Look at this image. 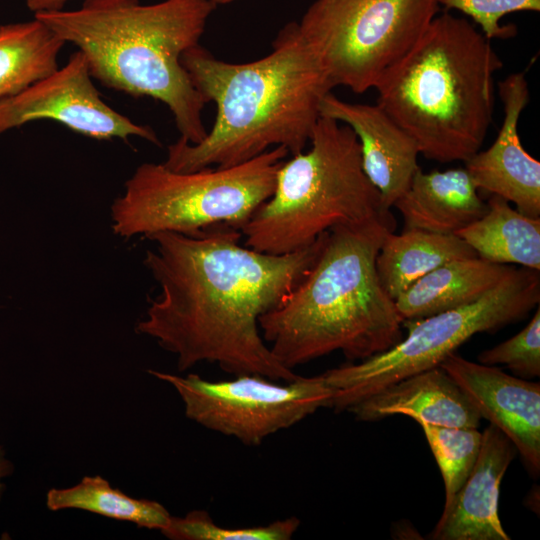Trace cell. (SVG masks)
Returning a JSON list of instances; mask_svg holds the SVG:
<instances>
[{"mask_svg": "<svg viewBox=\"0 0 540 540\" xmlns=\"http://www.w3.org/2000/svg\"><path fill=\"white\" fill-rule=\"evenodd\" d=\"M327 232L310 246L271 255L239 244L242 233L218 225L193 235L149 236L144 265L160 288L136 331L177 357L179 371L209 362L234 376L292 381L264 341L260 318L277 307L317 259Z\"/></svg>", "mask_w": 540, "mask_h": 540, "instance_id": "cell-1", "label": "cell"}, {"mask_svg": "<svg viewBox=\"0 0 540 540\" xmlns=\"http://www.w3.org/2000/svg\"><path fill=\"white\" fill-rule=\"evenodd\" d=\"M181 63L217 112L199 143L179 138L168 146L163 164L177 172L235 166L277 146L292 156L302 152L322 100L334 88L296 22L280 30L272 51L260 59L229 63L197 45L183 53Z\"/></svg>", "mask_w": 540, "mask_h": 540, "instance_id": "cell-2", "label": "cell"}, {"mask_svg": "<svg viewBox=\"0 0 540 540\" xmlns=\"http://www.w3.org/2000/svg\"><path fill=\"white\" fill-rule=\"evenodd\" d=\"M391 213L327 231L312 267L259 321L264 341L286 368L335 351L349 360L382 353L403 338V320L384 290L376 257L395 230Z\"/></svg>", "mask_w": 540, "mask_h": 540, "instance_id": "cell-3", "label": "cell"}, {"mask_svg": "<svg viewBox=\"0 0 540 540\" xmlns=\"http://www.w3.org/2000/svg\"><path fill=\"white\" fill-rule=\"evenodd\" d=\"M216 5L209 0H84L76 10L35 13L85 56L92 77L134 97L148 96L171 111L180 138L199 143L206 104L181 63L199 45Z\"/></svg>", "mask_w": 540, "mask_h": 540, "instance_id": "cell-4", "label": "cell"}, {"mask_svg": "<svg viewBox=\"0 0 540 540\" xmlns=\"http://www.w3.org/2000/svg\"><path fill=\"white\" fill-rule=\"evenodd\" d=\"M501 67L482 32L442 13L382 76L377 104L427 159L465 162L480 150L491 125L494 74Z\"/></svg>", "mask_w": 540, "mask_h": 540, "instance_id": "cell-5", "label": "cell"}, {"mask_svg": "<svg viewBox=\"0 0 540 540\" xmlns=\"http://www.w3.org/2000/svg\"><path fill=\"white\" fill-rule=\"evenodd\" d=\"M310 143L307 152L280 165L273 194L241 229L245 246L284 255L333 227L391 213L363 170L360 143L349 126L320 116Z\"/></svg>", "mask_w": 540, "mask_h": 540, "instance_id": "cell-6", "label": "cell"}, {"mask_svg": "<svg viewBox=\"0 0 540 540\" xmlns=\"http://www.w3.org/2000/svg\"><path fill=\"white\" fill-rule=\"evenodd\" d=\"M288 154L277 146L235 166L191 172L143 163L111 206L113 232L148 238L159 232L193 235L218 225L241 231L273 194Z\"/></svg>", "mask_w": 540, "mask_h": 540, "instance_id": "cell-7", "label": "cell"}, {"mask_svg": "<svg viewBox=\"0 0 540 540\" xmlns=\"http://www.w3.org/2000/svg\"><path fill=\"white\" fill-rule=\"evenodd\" d=\"M539 301V270L513 268L472 304L403 321L407 336L388 350L322 373L333 390L331 408L348 411L403 378L438 367L474 335L495 332L525 318Z\"/></svg>", "mask_w": 540, "mask_h": 540, "instance_id": "cell-8", "label": "cell"}, {"mask_svg": "<svg viewBox=\"0 0 540 540\" xmlns=\"http://www.w3.org/2000/svg\"><path fill=\"white\" fill-rule=\"evenodd\" d=\"M440 0H316L300 32L334 87L362 94L421 38Z\"/></svg>", "mask_w": 540, "mask_h": 540, "instance_id": "cell-9", "label": "cell"}, {"mask_svg": "<svg viewBox=\"0 0 540 540\" xmlns=\"http://www.w3.org/2000/svg\"><path fill=\"white\" fill-rule=\"evenodd\" d=\"M148 372L176 390L189 419L252 446L332 407L333 390L322 374L279 383L258 374L209 381L193 373Z\"/></svg>", "mask_w": 540, "mask_h": 540, "instance_id": "cell-10", "label": "cell"}, {"mask_svg": "<svg viewBox=\"0 0 540 540\" xmlns=\"http://www.w3.org/2000/svg\"><path fill=\"white\" fill-rule=\"evenodd\" d=\"M91 78L88 62L77 50L62 68L0 99V135L34 120L52 119L98 140L135 136L160 145L153 129L108 106Z\"/></svg>", "mask_w": 540, "mask_h": 540, "instance_id": "cell-11", "label": "cell"}, {"mask_svg": "<svg viewBox=\"0 0 540 540\" xmlns=\"http://www.w3.org/2000/svg\"><path fill=\"white\" fill-rule=\"evenodd\" d=\"M455 381L481 418L514 444L528 471L540 472V384L456 353L439 365Z\"/></svg>", "mask_w": 540, "mask_h": 540, "instance_id": "cell-12", "label": "cell"}, {"mask_svg": "<svg viewBox=\"0 0 540 540\" xmlns=\"http://www.w3.org/2000/svg\"><path fill=\"white\" fill-rule=\"evenodd\" d=\"M503 121L493 144L479 150L465 168L478 191L496 195L531 218H540V162L526 152L518 135V122L529 102L525 73L510 74L498 84Z\"/></svg>", "mask_w": 540, "mask_h": 540, "instance_id": "cell-13", "label": "cell"}, {"mask_svg": "<svg viewBox=\"0 0 540 540\" xmlns=\"http://www.w3.org/2000/svg\"><path fill=\"white\" fill-rule=\"evenodd\" d=\"M320 116L349 126L361 148L363 170L390 209L408 190L419 169L415 140L378 104L349 103L329 93Z\"/></svg>", "mask_w": 540, "mask_h": 540, "instance_id": "cell-14", "label": "cell"}, {"mask_svg": "<svg viewBox=\"0 0 540 540\" xmlns=\"http://www.w3.org/2000/svg\"><path fill=\"white\" fill-rule=\"evenodd\" d=\"M517 454L512 441L489 424L477 461L463 486L444 506L433 540H509L499 517L501 481Z\"/></svg>", "mask_w": 540, "mask_h": 540, "instance_id": "cell-15", "label": "cell"}, {"mask_svg": "<svg viewBox=\"0 0 540 540\" xmlns=\"http://www.w3.org/2000/svg\"><path fill=\"white\" fill-rule=\"evenodd\" d=\"M360 421L394 415L418 424L478 428L481 416L440 366L403 378L348 409Z\"/></svg>", "mask_w": 540, "mask_h": 540, "instance_id": "cell-16", "label": "cell"}, {"mask_svg": "<svg viewBox=\"0 0 540 540\" xmlns=\"http://www.w3.org/2000/svg\"><path fill=\"white\" fill-rule=\"evenodd\" d=\"M393 207L401 213L404 229L439 234H455L488 209L466 168L429 173L419 168Z\"/></svg>", "mask_w": 540, "mask_h": 540, "instance_id": "cell-17", "label": "cell"}, {"mask_svg": "<svg viewBox=\"0 0 540 540\" xmlns=\"http://www.w3.org/2000/svg\"><path fill=\"white\" fill-rule=\"evenodd\" d=\"M512 269L479 257L450 261L420 278L396 298L397 311L405 321L472 304L497 286Z\"/></svg>", "mask_w": 540, "mask_h": 540, "instance_id": "cell-18", "label": "cell"}, {"mask_svg": "<svg viewBox=\"0 0 540 540\" xmlns=\"http://www.w3.org/2000/svg\"><path fill=\"white\" fill-rule=\"evenodd\" d=\"M478 257L456 234L419 229L389 232L376 257V271L387 294L396 300L420 278L453 260Z\"/></svg>", "mask_w": 540, "mask_h": 540, "instance_id": "cell-19", "label": "cell"}, {"mask_svg": "<svg viewBox=\"0 0 540 540\" xmlns=\"http://www.w3.org/2000/svg\"><path fill=\"white\" fill-rule=\"evenodd\" d=\"M487 205L481 218L455 234L483 260L540 270V218L523 215L496 195Z\"/></svg>", "mask_w": 540, "mask_h": 540, "instance_id": "cell-20", "label": "cell"}, {"mask_svg": "<svg viewBox=\"0 0 540 540\" xmlns=\"http://www.w3.org/2000/svg\"><path fill=\"white\" fill-rule=\"evenodd\" d=\"M64 44L35 17L28 22L0 25V99L55 71Z\"/></svg>", "mask_w": 540, "mask_h": 540, "instance_id": "cell-21", "label": "cell"}, {"mask_svg": "<svg viewBox=\"0 0 540 540\" xmlns=\"http://www.w3.org/2000/svg\"><path fill=\"white\" fill-rule=\"evenodd\" d=\"M46 506L51 511L80 509L159 531L171 518L159 502L130 497L99 475L85 476L69 488L50 489L46 495Z\"/></svg>", "mask_w": 540, "mask_h": 540, "instance_id": "cell-22", "label": "cell"}, {"mask_svg": "<svg viewBox=\"0 0 540 540\" xmlns=\"http://www.w3.org/2000/svg\"><path fill=\"white\" fill-rule=\"evenodd\" d=\"M440 469L447 506L470 475L480 452L482 432L472 427L419 424Z\"/></svg>", "mask_w": 540, "mask_h": 540, "instance_id": "cell-23", "label": "cell"}, {"mask_svg": "<svg viewBox=\"0 0 540 540\" xmlns=\"http://www.w3.org/2000/svg\"><path fill=\"white\" fill-rule=\"evenodd\" d=\"M300 520L289 517L267 525L229 528L217 525L206 511L194 510L183 517L171 516L161 533L172 540H289Z\"/></svg>", "mask_w": 540, "mask_h": 540, "instance_id": "cell-24", "label": "cell"}, {"mask_svg": "<svg viewBox=\"0 0 540 540\" xmlns=\"http://www.w3.org/2000/svg\"><path fill=\"white\" fill-rule=\"evenodd\" d=\"M479 363L505 365L518 377L527 379L540 376V309L530 322L516 335L500 344L482 351Z\"/></svg>", "mask_w": 540, "mask_h": 540, "instance_id": "cell-25", "label": "cell"}, {"mask_svg": "<svg viewBox=\"0 0 540 540\" xmlns=\"http://www.w3.org/2000/svg\"><path fill=\"white\" fill-rule=\"evenodd\" d=\"M446 9H457L470 16L487 39L512 37L513 25L502 26L503 16L519 11H540V0H440Z\"/></svg>", "mask_w": 540, "mask_h": 540, "instance_id": "cell-26", "label": "cell"}, {"mask_svg": "<svg viewBox=\"0 0 540 540\" xmlns=\"http://www.w3.org/2000/svg\"><path fill=\"white\" fill-rule=\"evenodd\" d=\"M69 0H26V6L34 14L62 10Z\"/></svg>", "mask_w": 540, "mask_h": 540, "instance_id": "cell-27", "label": "cell"}, {"mask_svg": "<svg viewBox=\"0 0 540 540\" xmlns=\"http://www.w3.org/2000/svg\"><path fill=\"white\" fill-rule=\"evenodd\" d=\"M12 473V464L6 458L4 449L0 446V498L4 490L2 480Z\"/></svg>", "mask_w": 540, "mask_h": 540, "instance_id": "cell-28", "label": "cell"}, {"mask_svg": "<svg viewBox=\"0 0 540 540\" xmlns=\"http://www.w3.org/2000/svg\"><path fill=\"white\" fill-rule=\"evenodd\" d=\"M209 1L214 3L215 5H217V4H226V3L232 2L234 0H209Z\"/></svg>", "mask_w": 540, "mask_h": 540, "instance_id": "cell-29", "label": "cell"}]
</instances>
